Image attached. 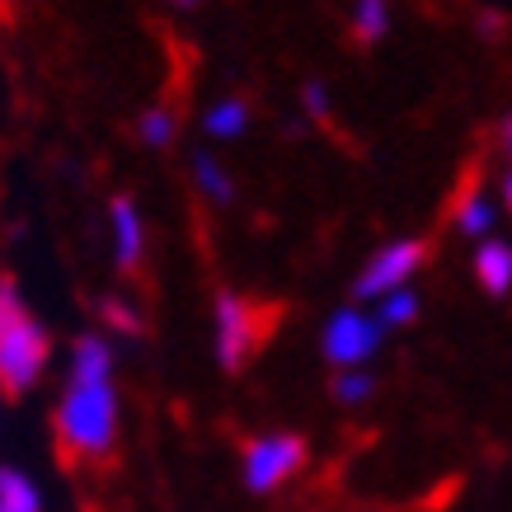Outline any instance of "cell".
<instances>
[{
    "label": "cell",
    "instance_id": "obj_17",
    "mask_svg": "<svg viewBox=\"0 0 512 512\" xmlns=\"http://www.w3.org/2000/svg\"><path fill=\"white\" fill-rule=\"evenodd\" d=\"M329 395H334L343 409H357V404H367L376 395V381H372V372H367V367H357V372H334Z\"/></svg>",
    "mask_w": 512,
    "mask_h": 512
},
{
    "label": "cell",
    "instance_id": "obj_24",
    "mask_svg": "<svg viewBox=\"0 0 512 512\" xmlns=\"http://www.w3.org/2000/svg\"><path fill=\"white\" fill-rule=\"evenodd\" d=\"M0 400H5V390H0Z\"/></svg>",
    "mask_w": 512,
    "mask_h": 512
},
{
    "label": "cell",
    "instance_id": "obj_14",
    "mask_svg": "<svg viewBox=\"0 0 512 512\" xmlns=\"http://www.w3.org/2000/svg\"><path fill=\"white\" fill-rule=\"evenodd\" d=\"M0 512H43V484L29 470L0 466Z\"/></svg>",
    "mask_w": 512,
    "mask_h": 512
},
{
    "label": "cell",
    "instance_id": "obj_19",
    "mask_svg": "<svg viewBox=\"0 0 512 512\" xmlns=\"http://www.w3.org/2000/svg\"><path fill=\"white\" fill-rule=\"evenodd\" d=\"M301 113H306L311 123H329V118H334V94H329L325 80H306V85H301Z\"/></svg>",
    "mask_w": 512,
    "mask_h": 512
},
{
    "label": "cell",
    "instance_id": "obj_13",
    "mask_svg": "<svg viewBox=\"0 0 512 512\" xmlns=\"http://www.w3.org/2000/svg\"><path fill=\"white\" fill-rule=\"evenodd\" d=\"M132 132H137V141L146 151H170L174 141H179V113H174L170 104H146V109L137 113Z\"/></svg>",
    "mask_w": 512,
    "mask_h": 512
},
{
    "label": "cell",
    "instance_id": "obj_4",
    "mask_svg": "<svg viewBox=\"0 0 512 512\" xmlns=\"http://www.w3.org/2000/svg\"><path fill=\"white\" fill-rule=\"evenodd\" d=\"M381 339H386L381 320L367 306L348 301V306H334L325 315V325H320V357L334 372H357V367H367L381 353Z\"/></svg>",
    "mask_w": 512,
    "mask_h": 512
},
{
    "label": "cell",
    "instance_id": "obj_5",
    "mask_svg": "<svg viewBox=\"0 0 512 512\" xmlns=\"http://www.w3.org/2000/svg\"><path fill=\"white\" fill-rule=\"evenodd\" d=\"M52 329L29 315V320H19L15 329H5L0 334V390L5 395H29V390L43 386L47 367H52Z\"/></svg>",
    "mask_w": 512,
    "mask_h": 512
},
{
    "label": "cell",
    "instance_id": "obj_22",
    "mask_svg": "<svg viewBox=\"0 0 512 512\" xmlns=\"http://www.w3.org/2000/svg\"><path fill=\"white\" fill-rule=\"evenodd\" d=\"M480 33H503V15H498V10H484V15H480Z\"/></svg>",
    "mask_w": 512,
    "mask_h": 512
},
{
    "label": "cell",
    "instance_id": "obj_16",
    "mask_svg": "<svg viewBox=\"0 0 512 512\" xmlns=\"http://www.w3.org/2000/svg\"><path fill=\"white\" fill-rule=\"evenodd\" d=\"M419 311H423V301H419V292H414V287L390 292L386 301H376V306H372V315L381 320V329H409L414 320H419Z\"/></svg>",
    "mask_w": 512,
    "mask_h": 512
},
{
    "label": "cell",
    "instance_id": "obj_11",
    "mask_svg": "<svg viewBox=\"0 0 512 512\" xmlns=\"http://www.w3.org/2000/svg\"><path fill=\"white\" fill-rule=\"evenodd\" d=\"M451 226L461 235H470V240H494V226H498V202L484 193V188H466L461 198H456V207H451Z\"/></svg>",
    "mask_w": 512,
    "mask_h": 512
},
{
    "label": "cell",
    "instance_id": "obj_9",
    "mask_svg": "<svg viewBox=\"0 0 512 512\" xmlns=\"http://www.w3.org/2000/svg\"><path fill=\"white\" fill-rule=\"evenodd\" d=\"M470 273L480 282V292L508 296L512 292V245L508 240H484V245H475Z\"/></svg>",
    "mask_w": 512,
    "mask_h": 512
},
{
    "label": "cell",
    "instance_id": "obj_12",
    "mask_svg": "<svg viewBox=\"0 0 512 512\" xmlns=\"http://www.w3.org/2000/svg\"><path fill=\"white\" fill-rule=\"evenodd\" d=\"M188 179H193V188H198V198L212 202V207H231V202H235L231 170H226L217 156H207V151H198V156H193V165H188Z\"/></svg>",
    "mask_w": 512,
    "mask_h": 512
},
{
    "label": "cell",
    "instance_id": "obj_15",
    "mask_svg": "<svg viewBox=\"0 0 512 512\" xmlns=\"http://www.w3.org/2000/svg\"><path fill=\"white\" fill-rule=\"evenodd\" d=\"M348 33H353V43H362V47L381 43L390 33V5L386 0H357L353 10H348Z\"/></svg>",
    "mask_w": 512,
    "mask_h": 512
},
{
    "label": "cell",
    "instance_id": "obj_7",
    "mask_svg": "<svg viewBox=\"0 0 512 512\" xmlns=\"http://www.w3.org/2000/svg\"><path fill=\"white\" fill-rule=\"evenodd\" d=\"M104 226H109V259L118 273H137L141 259H146V245H151V231H146V212L132 193H113L109 212H104Z\"/></svg>",
    "mask_w": 512,
    "mask_h": 512
},
{
    "label": "cell",
    "instance_id": "obj_8",
    "mask_svg": "<svg viewBox=\"0 0 512 512\" xmlns=\"http://www.w3.org/2000/svg\"><path fill=\"white\" fill-rule=\"evenodd\" d=\"M66 381L71 386H99L113 381V339L104 329H85L66 348Z\"/></svg>",
    "mask_w": 512,
    "mask_h": 512
},
{
    "label": "cell",
    "instance_id": "obj_6",
    "mask_svg": "<svg viewBox=\"0 0 512 512\" xmlns=\"http://www.w3.org/2000/svg\"><path fill=\"white\" fill-rule=\"evenodd\" d=\"M428 264V245H423L419 235H400V240H386V245H376L367 254V264L357 273L353 292H357V306L362 301H386L390 292H404V287H414L419 278V268Z\"/></svg>",
    "mask_w": 512,
    "mask_h": 512
},
{
    "label": "cell",
    "instance_id": "obj_3",
    "mask_svg": "<svg viewBox=\"0 0 512 512\" xmlns=\"http://www.w3.org/2000/svg\"><path fill=\"white\" fill-rule=\"evenodd\" d=\"M264 339V315L259 306L249 301L245 292H235V287H221L212 296V357H217L221 372H240L254 348Z\"/></svg>",
    "mask_w": 512,
    "mask_h": 512
},
{
    "label": "cell",
    "instance_id": "obj_10",
    "mask_svg": "<svg viewBox=\"0 0 512 512\" xmlns=\"http://www.w3.org/2000/svg\"><path fill=\"white\" fill-rule=\"evenodd\" d=\"M249 123H254V109H249L245 94H221L202 113V132L212 141H240L249 132Z\"/></svg>",
    "mask_w": 512,
    "mask_h": 512
},
{
    "label": "cell",
    "instance_id": "obj_21",
    "mask_svg": "<svg viewBox=\"0 0 512 512\" xmlns=\"http://www.w3.org/2000/svg\"><path fill=\"white\" fill-rule=\"evenodd\" d=\"M498 151L512 160V113H503V123H498Z\"/></svg>",
    "mask_w": 512,
    "mask_h": 512
},
{
    "label": "cell",
    "instance_id": "obj_2",
    "mask_svg": "<svg viewBox=\"0 0 512 512\" xmlns=\"http://www.w3.org/2000/svg\"><path fill=\"white\" fill-rule=\"evenodd\" d=\"M306 466H311V442L301 433H292V428L254 433L245 447H240V484H245V494H254V498L282 494Z\"/></svg>",
    "mask_w": 512,
    "mask_h": 512
},
{
    "label": "cell",
    "instance_id": "obj_23",
    "mask_svg": "<svg viewBox=\"0 0 512 512\" xmlns=\"http://www.w3.org/2000/svg\"><path fill=\"white\" fill-rule=\"evenodd\" d=\"M498 198H503V207H508V217H512V170L503 174V188H498Z\"/></svg>",
    "mask_w": 512,
    "mask_h": 512
},
{
    "label": "cell",
    "instance_id": "obj_20",
    "mask_svg": "<svg viewBox=\"0 0 512 512\" xmlns=\"http://www.w3.org/2000/svg\"><path fill=\"white\" fill-rule=\"evenodd\" d=\"M19 320H29V301H24L15 278H0V334L15 329Z\"/></svg>",
    "mask_w": 512,
    "mask_h": 512
},
{
    "label": "cell",
    "instance_id": "obj_1",
    "mask_svg": "<svg viewBox=\"0 0 512 512\" xmlns=\"http://www.w3.org/2000/svg\"><path fill=\"white\" fill-rule=\"evenodd\" d=\"M123 433V400L113 381L99 386H71L66 381L52 404V437L71 461H104Z\"/></svg>",
    "mask_w": 512,
    "mask_h": 512
},
{
    "label": "cell",
    "instance_id": "obj_18",
    "mask_svg": "<svg viewBox=\"0 0 512 512\" xmlns=\"http://www.w3.org/2000/svg\"><path fill=\"white\" fill-rule=\"evenodd\" d=\"M99 315H104V329H109V334H141V311L127 296H104V301H99Z\"/></svg>",
    "mask_w": 512,
    "mask_h": 512
}]
</instances>
